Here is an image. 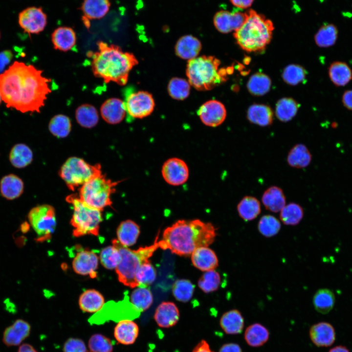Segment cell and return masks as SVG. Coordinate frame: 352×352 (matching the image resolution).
Masks as SVG:
<instances>
[{"mask_svg":"<svg viewBox=\"0 0 352 352\" xmlns=\"http://www.w3.org/2000/svg\"><path fill=\"white\" fill-rule=\"evenodd\" d=\"M101 174L99 164L91 165L75 156L68 158L59 171L60 176L72 191Z\"/></svg>","mask_w":352,"mask_h":352,"instance_id":"cell-9","label":"cell"},{"mask_svg":"<svg viewBox=\"0 0 352 352\" xmlns=\"http://www.w3.org/2000/svg\"><path fill=\"white\" fill-rule=\"evenodd\" d=\"M299 105L291 98H283L279 100L276 106L277 117L281 121L290 120L296 114Z\"/></svg>","mask_w":352,"mask_h":352,"instance_id":"cell-43","label":"cell"},{"mask_svg":"<svg viewBox=\"0 0 352 352\" xmlns=\"http://www.w3.org/2000/svg\"><path fill=\"white\" fill-rule=\"evenodd\" d=\"M97 45V51L87 53L91 59L93 75L102 79L106 84L112 82L120 86L125 85L130 71L138 64L136 57L115 44L99 41Z\"/></svg>","mask_w":352,"mask_h":352,"instance_id":"cell-3","label":"cell"},{"mask_svg":"<svg viewBox=\"0 0 352 352\" xmlns=\"http://www.w3.org/2000/svg\"><path fill=\"white\" fill-rule=\"evenodd\" d=\"M306 71L301 66L292 64L286 67L282 73V77L285 82L294 86L304 81Z\"/></svg>","mask_w":352,"mask_h":352,"instance_id":"cell-50","label":"cell"},{"mask_svg":"<svg viewBox=\"0 0 352 352\" xmlns=\"http://www.w3.org/2000/svg\"><path fill=\"white\" fill-rule=\"evenodd\" d=\"M312 342L319 347L331 346L335 340L334 327L329 323L321 322L312 325L309 331Z\"/></svg>","mask_w":352,"mask_h":352,"instance_id":"cell-20","label":"cell"},{"mask_svg":"<svg viewBox=\"0 0 352 352\" xmlns=\"http://www.w3.org/2000/svg\"><path fill=\"white\" fill-rule=\"evenodd\" d=\"M219 352H242L240 346L236 343H230L223 345Z\"/></svg>","mask_w":352,"mask_h":352,"instance_id":"cell-55","label":"cell"},{"mask_svg":"<svg viewBox=\"0 0 352 352\" xmlns=\"http://www.w3.org/2000/svg\"><path fill=\"white\" fill-rule=\"evenodd\" d=\"M18 22L24 32L38 34L46 24V16L41 8L31 7L22 10L19 15Z\"/></svg>","mask_w":352,"mask_h":352,"instance_id":"cell-13","label":"cell"},{"mask_svg":"<svg viewBox=\"0 0 352 352\" xmlns=\"http://www.w3.org/2000/svg\"><path fill=\"white\" fill-rule=\"evenodd\" d=\"M104 304L103 296L95 289L85 291L80 295L79 299V305L81 309L88 313L98 312Z\"/></svg>","mask_w":352,"mask_h":352,"instance_id":"cell-29","label":"cell"},{"mask_svg":"<svg viewBox=\"0 0 352 352\" xmlns=\"http://www.w3.org/2000/svg\"><path fill=\"white\" fill-rule=\"evenodd\" d=\"M63 352H87V347L83 340L78 338H69L65 342Z\"/></svg>","mask_w":352,"mask_h":352,"instance_id":"cell-53","label":"cell"},{"mask_svg":"<svg viewBox=\"0 0 352 352\" xmlns=\"http://www.w3.org/2000/svg\"><path fill=\"white\" fill-rule=\"evenodd\" d=\"M342 101L345 107L352 110V89L346 90L344 92Z\"/></svg>","mask_w":352,"mask_h":352,"instance_id":"cell-56","label":"cell"},{"mask_svg":"<svg viewBox=\"0 0 352 352\" xmlns=\"http://www.w3.org/2000/svg\"><path fill=\"white\" fill-rule=\"evenodd\" d=\"M245 18V13L220 10L215 14L213 22L219 32L228 33L233 31L235 32L239 29L243 23Z\"/></svg>","mask_w":352,"mask_h":352,"instance_id":"cell-16","label":"cell"},{"mask_svg":"<svg viewBox=\"0 0 352 352\" xmlns=\"http://www.w3.org/2000/svg\"><path fill=\"white\" fill-rule=\"evenodd\" d=\"M329 352H350L347 347L344 346H337L330 349Z\"/></svg>","mask_w":352,"mask_h":352,"instance_id":"cell-60","label":"cell"},{"mask_svg":"<svg viewBox=\"0 0 352 352\" xmlns=\"http://www.w3.org/2000/svg\"><path fill=\"white\" fill-rule=\"evenodd\" d=\"M335 297L332 291L327 288L318 290L313 297V304L315 309L319 313L327 314L333 308Z\"/></svg>","mask_w":352,"mask_h":352,"instance_id":"cell-39","label":"cell"},{"mask_svg":"<svg viewBox=\"0 0 352 352\" xmlns=\"http://www.w3.org/2000/svg\"><path fill=\"white\" fill-rule=\"evenodd\" d=\"M140 233L139 226L127 220L121 222L117 229V240L124 246H131L136 243Z\"/></svg>","mask_w":352,"mask_h":352,"instance_id":"cell-26","label":"cell"},{"mask_svg":"<svg viewBox=\"0 0 352 352\" xmlns=\"http://www.w3.org/2000/svg\"><path fill=\"white\" fill-rule=\"evenodd\" d=\"M220 64V61L212 56L189 60L186 75L190 85L198 90H208L225 81V70L219 68Z\"/></svg>","mask_w":352,"mask_h":352,"instance_id":"cell-6","label":"cell"},{"mask_svg":"<svg viewBox=\"0 0 352 352\" xmlns=\"http://www.w3.org/2000/svg\"><path fill=\"white\" fill-rule=\"evenodd\" d=\"M75 118L80 125L86 128L94 127L99 121L97 109L93 105L88 104L81 105L77 108Z\"/></svg>","mask_w":352,"mask_h":352,"instance_id":"cell-37","label":"cell"},{"mask_svg":"<svg viewBox=\"0 0 352 352\" xmlns=\"http://www.w3.org/2000/svg\"><path fill=\"white\" fill-rule=\"evenodd\" d=\"M126 112L124 102L117 98L107 99L100 107L102 118L110 124H116L122 121Z\"/></svg>","mask_w":352,"mask_h":352,"instance_id":"cell-19","label":"cell"},{"mask_svg":"<svg viewBox=\"0 0 352 352\" xmlns=\"http://www.w3.org/2000/svg\"><path fill=\"white\" fill-rule=\"evenodd\" d=\"M32 65L15 61L0 74V92L7 107L22 113L40 112L51 92V80Z\"/></svg>","mask_w":352,"mask_h":352,"instance_id":"cell-1","label":"cell"},{"mask_svg":"<svg viewBox=\"0 0 352 352\" xmlns=\"http://www.w3.org/2000/svg\"><path fill=\"white\" fill-rule=\"evenodd\" d=\"M168 91L172 98L182 100L187 98L190 94V84L185 79L173 78L169 81Z\"/></svg>","mask_w":352,"mask_h":352,"instance_id":"cell-46","label":"cell"},{"mask_svg":"<svg viewBox=\"0 0 352 352\" xmlns=\"http://www.w3.org/2000/svg\"><path fill=\"white\" fill-rule=\"evenodd\" d=\"M268 330L259 323L249 326L244 332V339L247 344L253 347H260L268 340Z\"/></svg>","mask_w":352,"mask_h":352,"instance_id":"cell-36","label":"cell"},{"mask_svg":"<svg viewBox=\"0 0 352 352\" xmlns=\"http://www.w3.org/2000/svg\"><path fill=\"white\" fill-rule=\"evenodd\" d=\"M159 232L154 243L149 246L140 247L137 250H132L122 245L117 240H112V245L119 252L121 261L115 268L119 281L125 286L131 288L138 286L135 274L141 265L149 260L154 252L159 248L158 242Z\"/></svg>","mask_w":352,"mask_h":352,"instance_id":"cell-5","label":"cell"},{"mask_svg":"<svg viewBox=\"0 0 352 352\" xmlns=\"http://www.w3.org/2000/svg\"><path fill=\"white\" fill-rule=\"evenodd\" d=\"M258 228L262 235L269 238L278 234L281 229V223L275 217L265 215L260 219L258 222Z\"/></svg>","mask_w":352,"mask_h":352,"instance_id":"cell-49","label":"cell"},{"mask_svg":"<svg viewBox=\"0 0 352 352\" xmlns=\"http://www.w3.org/2000/svg\"><path fill=\"white\" fill-rule=\"evenodd\" d=\"M17 352H38L31 345L28 343H23L20 345Z\"/></svg>","mask_w":352,"mask_h":352,"instance_id":"cell-59","label":"cell"},{"mask_svg":"<svg viewBox=\"0 0 352 352\" xmlns=\"http://www.w3.org/2000/svg\"><path fill=\"white\" fill-rule=\"evenodd\" d=\"M51 41L55 49L67 51L75 46L76 34L71 28L60 27L52 33Z\"/></svg>","mask_w":352,"mask_h":352,"instance_id":"cell-25","label":"cell"},{"mask_svg":"<svg viewBox=\"0 0 352 352\" xmlns=\"http://www.w3.org/2000/svg\"><path fill=\"white\" fill-rule=\"evenodd\" d=\"M13 57V53L10 50H5L0 52V74L4 71V69L10 63Z\"/></svg>","mask_w":352,"mask_h":352,"instance_id":"cell-54","label":"cell"},{"mask_svg":"<svg viewBox=\"0 0 352 352\" xmlns=\"http://www.w3.org/2000/svg\"><path fill=\"white\" fill-rule=\"evenodd\" d=\"M161 175L167 183L177 186L187 181L189 169L187 163L182 159L171 157L164 162L161 168Z\"/></svg>","mask_w":352,"mask_h":352,"instance_id":"cell-12","label":"cell"},{"mask_svg":"<svg viewBox=\"0 0 352 352\" xmlns=\"http://www.w3.org/2000/svg\"><path fill=\"white\" fill-rule=\"evenodd\" d=\"M121 181H112L101 174L83 185L79 189L78 196L88 206L102 211L112 204L111 196Z\"/></svg>","mask_w":352,"mask_h":352,"instance_id":"cell-8","label":"cell"},{"mask_svg":"<svg viewBox=\"0 0 352 352\" xmlns=\"http://www.w3.org/2000/svg\"><path fill=\"white\" fill-rule=\"evenodd\" d=\"M304 216V210L298 204L291 202L286 205L280 211V218L283 223L287 225L298 224Z\"/></svg>","mask_w":352,"mask_h":352,"instance_id":"cell-44","label":"cell"},{"mask_svg":"<svg viewBox=\"0 0 352 352\" xmlns=\"http://www.w3.org/2000/svg\"><path fill=\"white\" fill-rule=\"evenodd\" d=\"M48 129L55 136L58 138L66 137L71 131V121L66 115L57 114L51 119L48 124Z\"/></svg>","mask_w":352,"mask_h":352,"instance_id":"cell-42","label":"cell"},{"mask_svg":"<svg viewBox=\"0 0 352 352\" xmlns=\"http://www.w3.org/2000/svg\"><path fill=\"white\" fill-rule=\"evenodd\" d=\"M33 158L32 150L27 145L23 143L14 145L9 154V159L12 165L19 169L27 167L32 162Z\"/></svg>","mask_w":352,"mask_h":352,"instance_id":"cell-30","label":"cell"},{"mask_svg":"<svg viewBox=\"0 0 352 352\" xmlns=\"http://www.w3.org/2000/svg\"><path fill=\"white\" fill-rule=\"evenodd\" d=\"M265 208L272 212H280L286 205V198L283 190L279 187L272 186L267 188L262 198Z\"/></svg>","mask_w":352,"mask_h":352,"instance_id":"cell-28","label":"cell"},{"mask_svg":"<svg viewBox=\"0 0 352 352\" xmlns=\"http://www.w3.org/2000/svg\"><path fill=\"white\" fill-rule=\"evenodd\" d=\"M191 259L195 267L204 272L215 269L219 265L217 255L208 246L197 248L191 255Z\"/></svg>","mask_w":352,"mask_h":352,"instance_id":"cell-21","label":"cell"},{"mask_svg":"<svg viewBox=\"0 0 352 352\" xmlns=\"http://www.w3.org/2000/svg\"><path fill=\"white\" fill-rule=\"evenodd\" d=\"M194 285L187 279L176 280L172 286V293L175 299L181 302L190 300L194 291Z\"/></svg>","mask_w":352,"mask_h":352,"instance_id":"cell-45","label":"cell"},{"mask_svg":"<svg viewBox=\"0 0 352 352\" xmlns=\"http://www.w3.org/2000/svg\"><path fill=\"white\" fill-rule=\"evenodd\" d=\"M139 327L134 321L130 319L120 320L114 329L113 334L116 340L124 345L133 344L139 334Z\"/></svg>","mask_w":352,"mask_h":352,"instance_id":"cell-22","label":"cell"},{"mask_svg":"<svg viewBox=\"0 0 352 352\" xmlns=\"http://www.w3.org/2000/svg\"><path fill=\"white\" fill-rule=\"evenodd\" d=\"M240 217L246 221L252 220L260 214L261 208L260 201L252 196H245L237 206Z\"/></svg>","mask_w":352,"mask_h":352,"instance_id":"cell-34","label":"cell"},{"mask_svg":"<svg viewBox=\"0 0 352 352\" xmlns=\"http://www.w3.org/2000/svg\"><path fill=\"white\" fill-rule=\"evenodd\" d=\"M154 318L159 327L169 328L175 326L178 322L179 311L174 303L164 301L156 308Z\"/></svg>","mask_w":352,"mask_h":352,"instance_id":"cell-18","label":"cell"},{"mask_svg":"<svg viewBox=\"0 0 352 352\" xmlns=\"http://www.w3.org/2000/svg\"><path fill=\"white\" fill-rule=\"evenodd\" d=\"M100 260L101 264L106 268L115 269L121 261V255L118 249L112 245L101 250Z\"/></svg>","mask_w":352,"mask_h":352,"instance_id":"cell-51","label":"cell"},{"mask_svg":"<svg viewBox=\"0 0 352 352\" xmlns=\"http://www.w3.org/2000/svg\"><path fill=\"white\" fill-rule=\"evenodd\" d=\"M78 250L72 261L74 271L80 275L95 278L98 264V256L93 251L83 249Z\"/></svg>","mask_w":352,"mask_h":352,"instance_id":"cell-15","label":"cell"},{"mask_svg":"<svg viewBox=\"0 0 352 352\" xmlns=\"http://www.w3.org/2000/svg\"><path fill=\"white\" fill-rule=\"evenodd\" d=\"M271 85V80L267 75L262 73H256L250 77L247 88L251 94L261 96L268 92Z\"/></svg>","mask_w":352,"mask_h":352,"instance_id":"cell-41","label":"cell"},{"mask_svg":"<svg viewBox=\"0 0 352 352\" xmlns=\"http://www.w3.org/2000/svg\"><path fill=\"white\" fill-rule=\"evenodd\" d=\"M126 112L132 117L142 118L150 115L155 106L152 95L138 91L128 95L124 102Z\"/></svg>","mask_w":352,"mask_h":352,"instance_id":"cell-11","label":"cell"},{"mask_svg":"<svg viewBox=\"0 0 352 352\" xmlns=\"http://www.w3.org/2000/svg\"><path fill=\"white\" fill-rule=\"evenodd\" d=\"M24 183L18 176L10 174L3 176L0 180V193L7 200H14L23 193Z\"/></svg>","mask_w":352,"mask_h":352,"instance_id":"cell-24","label":"cell"},{"mask_svg":"<svg viewBox=\"0 0 352 352\" xmlns=\"http://www.w3.org/2000/svg\"><path fill=\"white\" fill-rule=\"evenodd\" d=\"M311 158L312 155L308 148L304 144H298L288 152L287 162L292 167L303 168L310 164Z\"/></svg>","mask_w":352,"mask_h":352,"instance_id":"cell-33","label":"cell"},{"mask_svg":"<svg viewBox=\"0 0 352 352\" xmlns=\"http://www.w3.org/2000/svg\"><path fill=\"white\" fill-rule=\"evenodd\" d=\"M28 219L38 236V241L51 238L56 225L55 212L52 206L43 204L33 208L28 214Z\"/></svg>","mask_w":352,"mask_h":352,"instance_id":"cell-10","label":"cell"},{"mask_svg":"<svg viewBox=\"0 0 352 352\" xmlns=\"http://www.w3.org/2000/svg\"><path fill=\"white\" fill-rule=\"evenodd\" d=\"M245 14V20L234 32V38L239 45L246 52L262 51L271 40L274 29L273 23L253 9Z\"/></svg>","mask_w":352,"mask_h":352,"instance_id":"cell-4","label":"cell"},{"mask_svg":"<svg viewBox=\"0 0 352 352\" xmlns=\"http://www.w3.org/2000/svg\"><path fill=\"white\" fill-rule=\"evenodd\" d=\"M90 352H112L113 345L111 340L100 333H95L91 336L88 342Z\"/></svg>","mask_w":352,"mask_h":352,"instance_id":"cell-52","label":"cell"},{"mask_svg":"<svg viewBox=\"0 0 352 352\" xmlns=\"http://www.w3.org/2000/svg\"><path fill=\"white\" fill-rule=\"evenodd\" d=\"M249 121L261 126L270 125L273 121V113L271 109L264 105L254 104L247 110Z\"/></svg>","mask_w":352,"mask_h":352,"instance_id":"cell-32","label":"cell"},{"mask_svg":"<svg viewBox=\"0 0 352 352\" xmlns=\"http://www.w3.org/2000/svg\"><path fill=\"white\" fill-rule=\"evenodd\" d=\"M130 303L134 310L142 312L147 310L153 303V296L148 287L137 286L132 292Z\"/></svg>","mask_w":352,"mask_h":352,"instance_id":"cell-35","label":"cell"},{"mask_svg":"<svg viewBox=\"0 0 352 352\" xmlns=\"http://www.w3.org/2000/svg\"><path fill=\"white\" fill-rule=\"evenodd\" d=\"M198 114L204 125L216 127L224 121L226 110L220 102L212 100L206 102L199 108Z\"/></svg>","mask_w":352,"mask_h":352,"instance_id":"cell-14","label":"cell"},{"mask_svg":"<svg viewBox=\"0 0 352 352\" xmlns=\"http://www.w3.org/2000/svg\"><path fill=\"white\" fill-rule=\"evenodd\" d=\"M329 77L333 84L337 87L346 85L352 79V72L345 62L336 61L332 63L328 69Z\"/></svg>","mask_w":352,"mask_h":352,"instance_id":"cell-31","label":"cell"},{"mask_svg":"<svg viewBox=\"0 0 352 352\" xmlns=\"http://www.w3.org/2000/svg\"><path fill=\"white\" fill-rule=\"evenodd\" d=\"M220 325L226 334H236L242 332L244 328V319L240 311L234 309L222 314Z\"/></svg>","mask_w":352,"mask_h":352,"instance_id":"cell-27","label":"cell"},{"mask_svg":"<svg viewBox=\"0 0 352 352\" xmlns=\"http://www.w3.org/2000/svg\"><path fill=\"white\" fill-rule=\"evenodd\" d=\"M156 272L153 265L148 260L139 268L135 274L138 286L148 287L155 281Z\"/></svg>","mask_w":352,"mask_h":352,"instance_id":"cell-47","label":"cell"},{"mask_svg":"<svg viewBox=\"0 0 352 352\" xmlns=\"http://www.w3.org/2000/svg\"><path fill=\"white\" fill-rule=\"evenodd\" d=\"M110 6L109 0H84L82 10L87 18L99 19L106 15Z\"/></svg>","mask_w":352,"mask_h":352,"instance_id":"cell-38","label":"cell"},{"mask_svg":"<svg viewBox=\"0 0 352 352\" xmlns=\"http://www.w3.org/2000/svg\"><path fill=\"white\" fill-rule=\"evenodd\" d=\"M66 200L73 208L70 220L74 228L73 235L76 237L90 234L97 236L102 220V211L88 206L77 194L68 196Z\"/></svg>","mask_w":352,"mask_h":352,"instance_id":"cell-7","label":"cell"},{"mask_svg":"<svg viewBox=\"0 0 352 352\" xmlns=\"http://www.w3.org/2000/svg\"><path fill=\"white\" fill-rule=\"evenodd\" d=\"M217 229L210 222L199 219L179 220L166 228L159 248L180 256H189L198 248L208 246L215 241Z\"/></svg>","mask_w":352,"mask_h":352,"instance_id":"cell-2","label":"cell"},{"mask_svg":"<svg viewBox=\"0 0 352 352\" xmlns=\"http://www.w3.org/2000/svg\"><path fill=\"white\" fill-rule=\"evenodd\" d=\"M220 282V274L214 269L205 271L198 279V285L204 292L208 293L217 290Z\"/></svg>","mask_w":352,"mask_h":352,"instance_id":"cell-48","label":"cell"},{"mask_svg":"<svg viewBox=\"0 0 352 352\" xmlns=\"http://www.w3.org/2000/svg\"><path fill=\"white\" fill-rule=\"evenodd\" d=\"M1 101H2V98H1V94L0 92V105L1 104Z\"/></svg>","mask_w":352,"mask_h":352,"instance_id":"cell-61","label":"cell"},{"mask_svg":"<svg viewBox=\"0 0 352 352\" xmlns=\"http://www.w3.org/2000/svg\"><path fill=\"white\" fill-rule=\"evenodd\" d=\"M235 7L240 9H246L250 7L254 0H230Z\"/></svg>","mask_w":352,"mask_h":352,"instance_id":"cell-58","label":"cell"},{"mask_svg":"<svg viewBox=\"0 0 352 352\" xmlns=\"http://www.w3.org/2000/svg\"><path fill=\"white\" fill-rule=\"evenodd\" d=\"M338 30L332 23L323 24L314 36L316 44L320 47H329L333 45L337 39Z\"/></svg>","mask_w":352,"mask_h":352,"instance_id":"cell-40","label":"cell"},{"mask_svg":"<svg viewBox=\"0 0 352 352\" xmlns=\"http://www.w3.org/2000/svg\"><path fill=\"white\" fill-rule=\"evenodd\" d=\"M201 47V44L198 38L187 35L182 36L177 41L175 51L179 57L189 61L197 57Z\"/></svg>","mask_w":352,"mask_h":352,"instance_id":"cell-23","label":"cell"},{"mask_svg":"<svg viewBox=\"0 0 352 352\" xmlns=\"http://www.w3.org/2000/svg\"><path fill=\"white\" fill-rule=\"evenodd\" d=\"M31 326L27 321L19 319L6 327L2 333V341L7 347L17 346L30 335Z\"/></svg>","mask_w":352,"mask_h":352,"instance_id":"cell-17","label":"cell"},{"mask_svg":"<svg viewBox=\"0 0 352 352\" xmlns=\"http://www.w3.org/2000/svg\"><path fill=\"white\" fill-rule=\"evenodd\" d=\"M192 352H214L210 348L208 343L205 340H202L198 342L194 348Z\"/></svg>","mask_w":352,"mask_h":352,"instance_id":"cell-57","label":"cell"}]
</instances>
